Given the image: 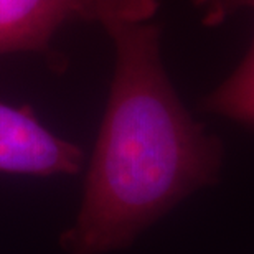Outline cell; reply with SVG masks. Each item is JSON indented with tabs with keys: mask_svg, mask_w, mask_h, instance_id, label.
<instances>
[{
	"mask_svg": "<svg viewBox=\"0 0 254 254\" xmlns=\"http://www.w3.org/2000/svg\"><path fill=\"white\" fill-rule=\"evenodd\" d=\"M116 68L66 254H108L193 191L218 182L223 145L184 108L160 58V30L147 22L104 28Z\"/></svg>",
	"mask_w": 254,
	"mask_h": 254,
	"instance_id": "obj_1",
	"label": "cell"
},
{
	"mask_svg": "<svg viewBox=\"0 0 254 254\" xmlns=\"http://www.w3.org/2000/svg\"><path fill=\"white\" fill-rule=\"evenodd\" d=\"M157 0H0V55L50 53V43L64 25L94 22H147Z\"/></svg>",
	"mask_w": 254,
	"mask_h": 254,
	"instance_id": "obj_2",
	"label": "cell"
},
{
	"mask_svg": "<svg viewBox=\"0 0 254 254\" xmlns=\"http://www.w3.org/2000/svg\"><path fill=\"white\" fill-rule=\"evenodd\" d=\"M83 164V149L47 129L30 106L0 103V174L76 175Z\"/></svg>",
	"mask_w": 254,
	"mask_h": 254,
	"instance_id": "obj_3",
	"label": "cell"
},
{
	"mask_svg": "<svg viewBox=\"0 0 254 254\" xmlns=\"http://www.w3.org/2000/svg\"><path fill=\"white\" fill-rule=\"evenodd\" d=\"M201 109L254 127V40L243 63L203 99Z\"/></svg>",
	"mask_w": 254,
	"mask_h": 254,
	"instance_id": "obj_4",
	"label": "cell"
},
{
	"mask_svg": "<svg viewBox=\"0 0 254 254\" xmlns=\"http://www.w3.org/2000/svg\"><path fill=\"white\" fill-rule=\"evenodd\" d=\"M191 2L203 12L201 22L210 27L223 23L226 17L243 8L254 10V0H191Z\"/></svg>",
	"mask_w": 254,
	"mask_h": 254,
	"instance_id": "obj_5",
	"label": "cell"
}]
</instances>
